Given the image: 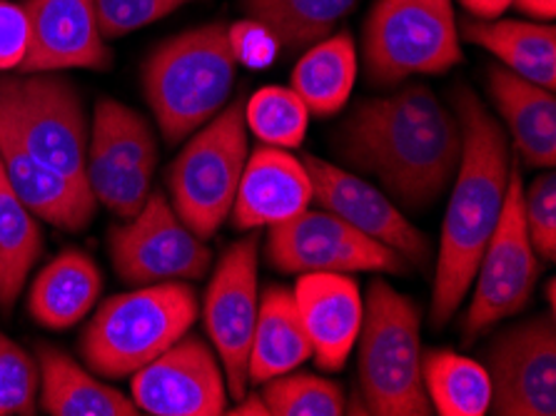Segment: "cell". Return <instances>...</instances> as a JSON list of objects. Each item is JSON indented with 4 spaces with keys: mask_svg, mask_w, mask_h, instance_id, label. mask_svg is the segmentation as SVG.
I'll list each match as a JSON object with an SVG mask.
<instances>
[{
    "mask_svg": "<svg viewBox=\"0 0 556 416\" xmlns=\"http://www.w3.org/2000/svg\"><path fill=\"white\" fill-rule=\"evenodd\" d=\"M334 150L404 210H427L457 175L462 127L427 85H404L357 103L337 127Z\"/></svg>",
    "mask_w": 556,
    "mask_h": 416,
    "instance_id": "6da1fadb",
    "label": "cell"
},
{
    "mask_svg": "<svg viewBox=\"0 0 556 416\" xmlns=\"http://www.w3.org/2000/svg\"><path fill=\"white\" fill-rule=\"evenodd\" d=\"M454 113L462 127V160L446 205L437 254L429 325L442 329L465 300L479 260L500 225L511 175V142L467 85L454 90Z\"/></svg>",
    "mask_w": 556,
    "mask_h": 416,
    "instance_id": "7a4b0ae2",
    "label": "cell"
},
{
    "mask_svg": "<svg viewBox=\"0 0 556 416\" xmlns=\"http://www.w3.org/2000/svg\"><path fill=\"white\" fill-rule=\"evenodd\" d=\"M238 61L223 23L185 30L155 48L142 67V90L163 138L178 146L227 105Z\"/></svg>",
    "mask_w": 556,
    "mask_h": 416,
    "instance_id": "3957f363",
    "label": "cell"
},
{
    "mask_svg": "<svg viewBox=\"0 0 556 416\" xmlns=\"http://www.w3.org/2000/svg\"><path fill=\"white\" fill-rule=\"evenodd\" d=\"M355 346L365 402L362 414H432L422 379V314L407 294L375 279L369 285Z\"/></svg>",
    "mask_w": 556,
    "mask_h": 416,
    "instance_id": "277c9868",
    "label": "cell"
},
{
    "mask_svg": "<svg viewBox=\"0 0 556 416\" xmlns=\"http://www.w3.org/2000/svg\"><path fill=\"white\" fill-rule=\"evenodd\" d=\"M198 314V294L185 282H157L115 294L83 332V360L105 379L132 377L188 335Z\"/></svg>",
    "mask_w": 556,
    "mask_h": 416,
    "instance_id": "5b68a950",
    "label": "cell"
},
{
    "mask_svg": "<svg viewBox=\"0 0 556 416\" xmlns=\"http://www.w3.org/2000/svg\"><path fill=\"white\" fill-rule=\"evenodd\" d=\"M0 133L88 188V115L78 88L63 75L0 73Z\"/></svg>",
    "mask_w": 556,
    "mask_h": 416,
    "instance_id": "8992f818",
    "label": "cell"
},
{
    "mask_svg": "<svg viewBox=\"0 0 556 416\" xmlns=\"http://www.w3.org/2000/svg\"><path fill=\"white\" fill-rule=\"evenodd\" d=\"M367 80L390 88L462 63L452 0H375L362 33Z\"/></svg>",
    "mask_w": 556,
    "mask_h": 416,
    "instance_id": "52a82bcc",
    "label": "cell"
},
{
    "mask_svg": "<svg viewBox=\"0 0 556 416\" xmlns=\"http://www.w3.org/2000/svg\"><path fill=\"white\" fill-rule=\"evenodd\" d=\"M248 155L245 103L238 98L202 125L173 163L170 205L200 240H210L230 217Z\"/></svg>",
    "mask_w": 556,
    "mask_h": 416,
    "instance_id": "ba28073f",
    "label": "cell"
},
{
    "mask_svg": "<svg viewBox=\"0 0 556 416\" xmlns=\"http://www.w3.org/2000/svg\"><path fill=\"white\" fill-rule=\"evenodd\" d=\"M542 275V260L536 257L525 223V188L521 173L511 165L507 200L486 250L475 272V294H471L462 335L471 344L486 329L514 317L532 300L534 287Z\"/></svg>",
    "mask_w": 556,
    "mask_h": 416,
    "instance_id": "9c48e42d",
    "label": "cell"
},
{
    "mask_svg": "<svg viewBox=\"0 0 556 416\" xmlns=\"http://www.w3.org/2000/svg\"><path fill=\"white\" fill-rule=\"evenodd\" d=\"M157 165V142L138 110L98 100L88 138L86 180L96 202L130 219L150 198Z\"/></svg>",
    "mask_w": 556,
    "mask_h": 416,
    "instance_id": "30bf717a",
    "label": "cell"
},
{
    "mask_svg": "<svg viewBox=\"0 0 556 416\" xmlns=\"http://www.w3.org/2000/svg\"><path fill=\"white\" fill-rule=\"evenodd\" d=\"M267 262L285 275L309 272H387L407 275L409 262L382 242L369 240L330 210H302L288 223L267 227Z\"/></svg>",
    "mask_w": 556,
    "mask_h": 416,
    "instance_id": "8fae6325",
    "label": "cell"
},
{
    "mask_svg": "<svg viewBox=\"0 0 556 416\" xmlns=\"http://www.w3.org/2000/svg\"><path fill=\"white\" fill-rule=\"evenodd\" d=\"M111 257L117 277L135 287L202 279L213 265L205 240L182 223L163 192H150L138 215L113 227Z\"/></svg>",
    "mask_w": 556,
    "mask_h": 416,
    "instance_id": "7c38bea8",
    "label": "cell"
},
{
    "mask_svg": "<svg viewBox=\"0 0 556 416\" xmlns=\"http://www.w3.org/2000/svg\"><path fill=\"white\" fill-rule=\"evenodd\" d=\"M257 260L260 242L255 235L232 242L217 260L202 302L207 337L223 362L227 394L235 399L245 396L250 387L248 360L260 307Z\"/></svg>",
    "mask_w": 556,
    "mask_h": 416,
    "instance_id": "4fadbf2b",
    "label": "cell"
},
{
    "mask_svg": "<svg viewBox=\"0 0 556 416\" xmlns=\"http://www.w3.org/2000/svg\"><path fill=\"white\" fill-rule=\"evenodd\" d=\"M492 379L490 409L500 416L556 414V327L554 317L519 322L486 346Z\"/></svg>",
    "mask_w": 556,
    "mask_h": 416,
    "instance_id": "5bb4252c",
    "label": "cell"
},
{
    "mask_svg": "<svg viewBox=\"0 0 556 416\" xmlns=\"http://www.w3.org/2000/svg\"><path fill=\"white\" fill-rule=\"evenodd\" d=\"M132 404L153 416H220L227 412V385L215 352L195 335L132 375Z\"/></svg>",
    "mask_w": 556,
    "mask_h": 416,
    "instance_id": "9a60e30c",
    "label": "cell"
},
{
    "mask_svg": "<svg viewBox=\"0 0 556 416\" xmlns=\"http://www.w3.org/2000/svg\"><path fill=\"white\" fill-rule=\"evenodd\" d=\"M302 163H305L312 180V200L319 207L330 210L332 215L359 229L369 240L382 242L384 248L402 254L409 265H429V257H432L429 240L404 217L397 202L387 198L375 185L348 173L344 167L312 155Z\"/></svg>",
    "mask_w": 556,
    "mask_h": 416,
    "instance_id": "2e32d148",
    "label": "cell"
},
{
    "mask_svg": "<svg viewBox=\"0 0 556 416\" xmlns=\"http://www.w3.org/2000/svg\"><path fill=\"white\" fill-rule=\"evenodd\" d=\"M25 13L30 46L15 73L108 71L113 65L96 0H28Z\"/></svg>",
    "mask_w": 556,
    "mask_h": 416,
    "instance_id": "e0dca14e",
    "label": "cell"
},
{
    "mask_svg": "<svg viewBox=\"0 0 556 416\" xmlns=\"http://www.w3.org/2000/svg\"><path fill=\"white\" fill-rule=\"evenodd\" d=\"M292 292L312 342V360L323 371L344 369L355 352L365 314L355 279L334 272H309L298 275Z\"/></svg>",
    "mask_w": 556,
    "mask_h": 416,
    "instance_id": "ac0fdd59",
    "label": "cell"
},
{
    "mask_svg": "<svg viewBox=\"0 0 556 416\" xmlns=\"http://www.w3.org/2000/svg\"><path fill=\"white\" fill-rule=\"evenodd\" d=\"M312 202V180L305 163L282 148L260 146L248 155L230 219L235 229L273 227L288 223Z\"/></svg>",
    "mask_w": 556,
    "mask_h": 416,
    "instance_id": "d6986e66",
    "label": "cell"
},
{
    "mask_svg": "<svg viewBox=\"0 0 556 416\" xmlns=\"http://www.w3.org/2000/svg\"><path fill=\"white\" fill-rule=\"evenodd\" d=\"M0 165L8 185L38 219L65 232H80L96 217L98 202L86 185L58 173L5 133H0Z\"/></svg>",
    "mask_w": 556,
    "mask_h": 416,
    "instance_id": "ffe728a7",
    "label": "cell"
},
{
    "mask_svg": "<svg viewBox=\"0 0 556 416\" xmlns=\"http://www.w3.org/2000/svg\"><path fill=\"white\" fill-rule=\"evenodd\" d=\"M490 98L507 123L517 155L527 165L549 169L556 163V98L554 90L519 78L504 65H492L486 75Z\"/></svg>",
    "mask_w": 556,
    "mask_h": 416,
    "instance_id": "44dd1931",
    "label": "cell"
},
{
    "mask_svg": "<svg viewBox=\"0 0 556 416\" xmlns=\"http://www.w3.org/2000/svg\"><path fill=\"white\" fill-rule=\"evenodd\" d=\"M312 360V342L300 317L298 300L288 287L269 285L260 297L255 332H252L248 381L263 387L265 381L300 369Z\"/></svg>",
    "mask_w": 556,
    "mask_h": 416,
    "instance_id": "7402d4cb",
    "label": "cell"
},
{
    "mask_svg": "<svg viewBox=\"0 0 556 416\" xmlns=\"http://www.w3.org/2000/svg\"><path fill=\"white\" fill-rule=\"evenodd\" d=\"M103 292V275L90 254L65 250L38 272L28 292V312L40 327L71 329L88 317Z\"/></svg>",
    "mask_w": 556,
    "mask_h": 416,
    "instance_id": "603a6c76",
    "label": "cell"
},
{
    "mask_svg": "<svg viewBox=\"0 0 556 416\" xmlns=\"http://www.w3.org/2000/svg\"><path fill=\"white\" fill-rule=\"evenodd\" d=\"M40 409L53 416H135L132 399L108 387L53 344H38Z\"/></svg>",
    "mask_w": 556,
    "mask_h": 416,
    "instance_id": "cb8c5ba5",
    "label": "cell"
},
{
    "mask_svg": "<svg viewBox=\"0 0 556 416\" xmlns=\"http://www.w3.org/2000/svg\"><path fill=\"white\" fill-rule=\"evenodd\" d=\"M462 36L490 50L507 71L542 88H556V30L552 23L527 21H467Z\"/></svg>",
    "mask_w": 556,
    "mask_h": 416,
    "instance_id": "d4e9b609",
    "label": "cell"
},
{
    "mask_svg": "<svg viewBox=\"0 0 556 416\" xmlns=\"http://www.w3.org/2000/svg\"><path fill=\"white\" fill-rule=\"evenodd\" d=\"M357 80V48L348 33H337L305 48L292 71V90L309 115L330 117L348 105Z\"/></svg>",
    "mask_w": 556,
    "mask_h": 416,
    "instance_id": "484cf974",
    "label": "cell"
},
{
    "mask_svg": "<svg viewBox=\"0 0 556 416\" xmlns=\"http://www.w3.org/2000/svg\"><path fill=\"white\" fill-rule=\"evenodd\" d=\"M46 250L38 219L8 185L0 165V312L11 314Z\"/></svg>",
    "mask_w": 556,
    "mask_h": 416,
    "instance_id": "4316f807",
    "label": "cell"
},
{
    "mask_svg": "<svg viewBox=\"0 0 556 416\" xmlns=\"http://www.w3.org/2000/svg\"><path fill=\"white\" fill-rule=\"evenodd\" d=\"M425 392L442 416H484L492 404V379L484 364L452 350L422 354Z\"/></svg>",
    "mask_w": 556,
    "mask_h": 416,
    "instance_id": "83f0119b",
    "label": "cell"
},
{
    "mask_svg": "<svg viewBox=\"0 0 556 416\" xmlns=\"http://www.w3.org/2000/svg\"><path fill=\"white\" fill-rule=\"evenodd\" d=\"M357 0H242L248 18L273 33L280 50H305L330 36Z\"/></svg>",
    "mask_w": 556,
    "mask_h": 416,
    "instance_id": "f1b7e54d",
    "label": "cell"
},
{
    "mask_svg": "<svg viewBox=\"0 0 556 416\" xmlns=\"http://www.w3.org/2000/svg\"><path fill=\"white\" fill-rule=\"evenodd\" d=\"M245 123L263 146L294 150L307 135L309 110L292 88L267 85L245 103Z\"/></svg>",
    "mask_w": 556,
    "mask_h": 416,
    "instance_id": "f546056e",
    "label": "cell"
},
{
    "mask_svg": "<svg viewBox=\"0 0 556 416\" xmlns=\"http://www.w3.org/2000/svg\"><path fill=\"white\" fill-rule=\"evenodd\" d=\"M263 402L269 416H342L348 414L344 389L325 377L288 371L263 385Z\"/></svg>",
    "mask_w": 556,
    "mask_h": 416,
    "instance_id": "4dcf8cb0",
    "label": "cell"
},
{
    "mask_svg": "<svg viewBox=\"0 0 556 416\" xmlns=\"http://www.w3.org/2000/svg\"><path fill=\"white\" fill-rule=\"evenodd\" d=\"M38 362L0 332V416H30L38 412Z\"/></svg>",
    "mask_w": 556,
    "mask_h": 416,
    "instance_id": "1f68e13d",
    "label": "cell"
},
{
    "mask_svg": "<svg viewBox=\"0 0 556 416\" xmlns=\"http://www.w3.org/2000/svg\"><path fill=\"white\" fill-rule=\"evenodd\" d=\"M188 3L195 0H96L100 33L105 40L130 36Z\"/></svg>",
    "mask_w": 556,
    "mask_h": 416,
    "instance_id": "d6a6232c",
    "label": "cell"
},
{
    "mask_svg": "<svg viewBox=\"0 0 556 416\" xmlns=\"http://www.w3.org/2000/svg\"><path fill=\"white\" fill-rule=\"evenodd\" d=\"M525 223L539 260H556V175L552 167L525 192Z\"/></svg>",
    "mask_w": 556,
    "mask_h": 416,
    "instance_id": "836d02e7",
    "label": "cell"
},
{
    "mask_svg": "<svg viewBox=\"0 0 556 416\" xmlns=\"http://www.w3.org/2000/svg\"><path fill=\"white\" fill-rule=\"evenodd\" d=\"M30 23L25 5L0 0V73L18 71L28 55Z\"/></svg>",
    "mask_w": 556,
    "mask_h": 416,
    "instance_id": "e575fe53",
    "label": "cell"
},
{
    "mask_svg": "<svg viewBox=\"0 0 556 416\" xmlns=\"http://www.w3.org/2000/svg\"><path fill=\"white\" fill-rule=\"evenodd\" d=\"M227 33H230L235 61L242 65H250V67L269 65L275 61L277 50H280L277 40L273 38V33H269L265 25H260L257 21L238 23L232 25V28H227Z\"/></svg>",
    "mask_w": 556,
    "mask_h": 416,
    "instance_id": "d590c367",
    "label": "cell"
},
{
    "mask_svg": "<svg viewBox=\"0 0 556 416\" xmlns=\"http://www.w3.org/2000/svg\"><path fill=\"white\" fill-rule=\"evenodd\" d=\"M465 5L469 15H475L477 21H494L502 18L504 13L514 5V0H459Z\"/></svg>",
    "mask_w": 556,
    "mask_h": 416,
    "instance_id": "8d00e7d4",
    "label": "cell"
},
{
    "mask_svg": "<svg viewBox=\"0 0 556 416\" xmlns=\"http://www.w3.org/2000/svg\"><path fill=\"white\" fill-rule=\"evenodd\" d=\"M511 8H517L519 13L539 23H549L556 18V0H514Z\"/></svg>",
    "mask_w": 556,
    "mask_h": 416,
    "instance_id": "74e56055",
    "label": "cell"
},
{
    "mask_svg": "<svg viewBox=\"0 0 556 416\" xmlns=\"http://www.w3.org/2000/svg\"><path fill=\"white\" fill-rule=\"evenodd\" d=\"M238 406H235L232 412H225V414H242V416H269L267 406L263 402V396L260 394H245L242 399H238Z\"/></svg>",
    "mask_w": 556,
    "mask_h": 416,
    "instance_id": "f35d334b",
    "label": "cell"
},
{
    "mask_svg": "<svg viewBox=\"0 0 556 416\" xmlns=\"http://www.w3.org/2000/svg\"><path fill=\"white\" fill-rule=\"evenodd\" d=\"M546 300H549L552 310H554V279H549V285H546Z\"/></svg>",
    "mask_w": 556,
    "mask_h": 416,
    "instance_id": "ab89813d",
    "label": "cell"
}]
</instances>
